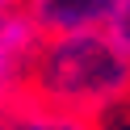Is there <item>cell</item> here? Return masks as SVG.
Masks as SVG:
<instances>
[{
    "mask_svg": "<svg viewBox=\"0 0 130 130\" xmlns=\"http://www.w3.org/2000/svg\"><path fill=\"white\" fill-rule=\"evenodd\" d=\"M130 92V59L105 38V29L59 34L34 51V101L67 113H88Z\"/></svg>",
    "mask_w": 130,
    "mask_h": 130,
    "instance_id": "6da1fadb",
    "label": "cell"
},
{
    "mask_svg": "<svg viewBox=\"0 0 130 130\" xmlns=\"http://www.w3.org/2000/svg\"><path fill=\"white\" fill-rule=\"evenodd\" d=\"M113 4L118 0H29V17H34L38 34L59 38V34H88V29H105Z\"/></svg>",
    "mask_w": 130,
    "mask_h": 130,
    "instance_id": "7a4b0ae2",
    "label": "cell"
},
{
    "mask_svg": "<svg viewBox=\"0 0 130 130\" xmlns=\"http://www.w3.org/2000/svg\"><path fill=\"white\" fill-rule=\"evenodd\" d=\"M0 130H92V122L80 118V113L42 105V101H25V105H17V109L4 113Z\"/></svg>",
    "mask_w": 130,
    "mask_h": 130,
    "instance_id": "3957f363",
    "label": "cell"
},
{
    "mask_svg": "<svg viewBox=\"0 0 130 130\" xmlns=\"http://www.w3.org/2000/svg\"><path fill=\"white\" fill-rule=\"evenodd\" d=\"M38 25H34V17L29 13H21V9H9V13H0V51L9 55V59H17V63H34V51H38Z\"/></svg>",
    "mask_w": 130,
    "mask_h": 130,
    "instance_id": "277c9868",
    "label": "cell"
},
{
    "mask_svg": "<svg viewBox=\"0 0 130 130\" xmlns=\"http://www.w3.org/2000/svg\"><path fill=\"white\" fill-rule=\"evenodd\" d=\"M105 38L130 59V0H118V4H113L109 21H105Z\"/></svg>",
    "mask_w": 130,
    "mask_h": 130,
    "instance_id": "5b68a950",
    "label": "cell"
},
{
    "mask_svg": "<svg viewBox=\"0 0 130 130\" xmlns=\"http://www.w3.org/2000/svg\"><path fill=\"white\" fill-rule=\"evenodd\" d=\"M21 71H25V63H17V59H9V55L0 51V122H4V113L13 109V88H17V80H21Z\"/></svg>",
    "mask_w": 130,
    "mask_h": 130,
    "instance_id": "8992f818",
    "label": "cell"
},
{
    "mask_svg": "<svg viewBox=\"0 0 130 130\" xmlns=\"http://www.w3.org/2000/svg\"><path fill=\"white\" fill-rule=\"evenodd\" d=\"M9 9H17V0H0V13H9Z\"/></svg>",
    "mask_w": 130,
    "mask_h": 130,
    "instance_id": "52a82bcc",
    "label": "cell"
}]
</instances>
